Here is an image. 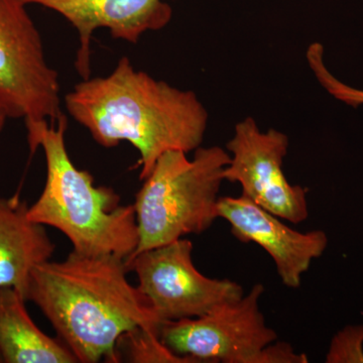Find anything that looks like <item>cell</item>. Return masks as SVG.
<instances>
[{
    "instance_id": "obj_18",
    "label": "cell",
    "mask_w": 363,
    "mask_h": 363,
    "mask_svg": "<svg viewBox=\"0 0 363 363\" xmlns=\"http://www.w3.org/2000/svg\"><path fill=\"white\" fill-rule=\"evenodd\" d=\"M0 363H4V359H2L1 355H0Z\"/></svg>"
},
{
    "instance_id": "obj_17",
    "label": "cell",
    "mask_w": 363,
    "mask_h": 363,
    "mask_svg": "<svg viewBox=\"0 0 363 363\" xmlns=\"http://www.w3.org/2000/svg\"><path fill=\"white\" fill-rule=\"evenodd\" d=\"M7 118H9V116H7L6 112L4 111L2 105L0 104V133H1L2 130H4V124H6Z\"/></svg>"
},
{
    "instance_id": "obj_2",
    "label": "cell",
    "mask_w": 363,
    "mask_h": 363,
    "mask_svg": "<svg viewBox=\"0 0 363 363\" xmlns=\"http://www.w3.org/2000/svg\"><path fill=\"white\" fill-rule=\"evenodd\" d=\"M128 272L121 257L72 250L35 267L26 301L40 308L78 362H112L123 333L135 327L160 333L162 324Z\"/></svg>"
},
{
    "instance_id": "obj_5",
    "label": "cell",
    "mask_w": 363,
    "mask_h": 363,
    "mask_svg": "<svg viewBox=\"0 0 363 363\" xmlns=\"http://www.w3.org/2000/svg\"><path fill=\"white\" fill-rule=\"evenodd\" d=\"M20 0H0V104L9 118L57 123L58 72L48 64L42 37Z\"/></svg>"
},
{
    "instance_id": "obj_4",
    "label": "cell",
    "mask_w": 363,
    "mask_h": 363,
    "mask_svg": "<svg viewBox=\"0 0 363 363\" xmlns=\"http://www.w3.org/2000/svg\"><path fill=\"white\" fill-rule=\"evenodd\" d=\"M187 155L166 152L143 179L133 204L138 245L131 255L204 233L219 218L218 194L230 155L220 147H198L192 160Z\"/></svg>"
},
{
    "instance_id": "obj_6",
    "label": "cell",
    "mask_w": 363,
    "mask_h": 363,
    "mask_svg": "<svg viewBox=\"0 0 363 363\" xmlns=\"http://www.w3.org/2000/svg\"><path fill=\"white\" fill-rule=\"evenodd\" d=\"M264 292L257 284L240 300L202 316L164 322L160 337L177 354L198 363H257L262 350L278 339L259 309Z\"/></svg>"
},
{
    "instance_id": "obj_10",
    "label": "cell",
    "mask_w": 363,
    "mask_h": 363,
    "mask_svg": "<svg viewBox=\"0 0 363 363\" xmlns=\"http://www.w3.org/2000/svg\"><path fill=\"white\" fill-rule=\"evenodd\" d=\"M39 4L61 14L77 30L75 67L84 79L91 75V39L98 28L109 30L114 39L138 44L143 33L159 30L172 20L173 11L164 0H20Z\"/></svg>"
},
{
    "instance_id": "obj_14",
    "label": "cell",
    "mask_w": 363,
    "mask_h": 363,
    "mask_svg": "<svg viewBox=\"0 0 363 363\" xmlns=\"http://www.w3.org/2000/svg\"><path fill=\"white\" fill-rule=\"evenodd\" d=\"M307 61L318 82L329 94L353 108L363 105V90L345 84L328 70L324 62V48L314 43L308 48Z\"/></svg>"
},
{
    "instance_id": "obj_1",
    "label": "cell",
    "mask_w": 363,
    "mask_h": 363,
    "mask_svg": "<svg viewBox=\"0 0 363 363\" xmlns=\"http://www.w3.org/2000/svg\"><path fill=\"white\" fill-rule=\"evenodd\" d=\"M69 114L106 149L130 143L140 152V179L171 150L201 147L208 112L193 91L138 71L123 57L105 77L84 79L66 94Z\"/></svg>"
},
{
    "instance_id": "obj_19",
    "label": "cell",
    "mask_w": 363,
    "mask_h": 363,
    "mask_svg": "<svg viewBox=\"0 0 363 363\" xmlns=\"http://www.w3.org/2000/svg\"><path fill=\"white\" fill-rule=\"evenodd\" d=\"M1 199H2V198H1V197H0V200H1Z\"/></svg>"
},
{
    "instance_id": "obj_11",
    "label": "cell",
    "mask_w": 363,
    "mask_h": 363,
    "mask_svg": "<svg viewBox=\"0 0 363 363\" xmlns=\"http://www.w3.org/2000/svg\"><path fill=\"white\" fill-rule=\"evenodd\" d=\"M28 205L18 197L0 200V288L26 298L35 267L51 259L54 242L45 226L30 220Z\"/></svg>"
},
{
    "instance_id": "obj_7",
    "label": "cell",
    "mask_w": 363,
    "mask_h": 363,
    "mask_svg": "<svg viewBox=\"0 0 363 363\" xmlns=\"http://www.w3.org/2000/svg\"><path fill=\"white\" fill-rule=\"evenodd\" d=\"M192 252L193 243L180 238L125 259L128 272L138 277V290L162 323L202 316L245 296L236 281L208 278L198 271Z\"/></svg>"
},
{
    "instance_id": "obj_3",
    "label": "cell",
    "mask_w": 363,
    "mask_h": 363,
    "mask_svg": "<svg viewBox=\"0 0 363 363\" xmlns=\"http://www.w3.org/2000/svg\"><path fill=\"white\" fill-rule=\"evenodd\" d=\"M68 119L26 123L30 150H44L47 178L42 194L28 206L30 220L58 229L85 255L126 259L138 245L135 206L121 204L112 188L96 186L88 171L78 169L66 147Z\"/></svg>"
},
{
    "instance_id": "obj_16",
    "label": "cell",
    "mask_w": 363,
    "mask_h": 363,
    "mask_svg": "<svg viewBox=\"0 0 363 363\" xmlns=\"http://www.w3.org/2000/svg\"><path fill=\"white\" fill-rule=\"evenodd\" d=\"M305 353H296L291 344L271 343L262 350L257 363H307Z\"/></svg>"
},
{
    "instance_id": "obj_15",
    "label": "cell",
    "mask_w": 363,
    "mask_h": 363,
    "mask_svg": "<svg viewBox=\"0 0 363 363\" xmlns=\"http://www.w3.org/2000/svg\"><path fill=\"white\" fill-rule=\"evenodd\" d=\"M327 363H363V325L344 327L332 338Z\"/></svg>"
},
{
    "instance_id": "obj_9",
    "label": "cell",
    "mask_w": 363,
    "mask_h": 363,
    "mask_svg": "<svg viewBox=\"0 0 363 363\" xmlns=\"http://www.w3.org/2000/svg\"><path fill=\"white\" fill-rule=\"evenodd\" d=\"M218 216L230 224L236 240L257 243L269 253L279 278L288 288L301 286L303 274L328 245L323 230L306 233L294 230L279 221L278 216L242 195L219 198Z\"/></svg>"
},
{
    "instance_id": "obj_13",
    "label": "cell",
    "mask_w": 363,
    "mask_h": 363,
    "mask_svg": "<svg viewBox=\"0 0 363 363\" xmlns=\"http://www.w3.org/2000/svg\"><path fill=\"white\" fill-rule=\"evenodd\" d=\"M112 362L198 363L181 357L162 342L159 332L135 327L119 337Z\"/></svg>"
},
{
    "instance_id": "obj_12",
    "label": "cell",
    "mask_w": 363,
    "mask_h": 363,
    "mask_svg": "<svg viewBox=\"0 0 363 363\" xmlns=\"http://www.w3.org/2000/svg\"><path fill=\"white\" fill-rule=\"evenodd\" d=\"M26 298L13 288H0V355L4 363H77L58 337L44 333L26 307Z\"/></svg>"
},
{
    "instance_id": "obj_8",
    "label": "cell",
    "mask_w": 363,
    "mask_h": 363,
    "mask_svg": "<svg viewBox=\"0 0 363 363\" xmlns=\"http://www.w3.org/2000/svg\"><path fill=\"white\" fill-rule=\"evenodd\" d=\"M289 138L277 130L262 131L252 117L234 128L227 143L230 162L223 172L224 181L238 183L241 195L267 211L294 224L309 217L307 191L292 185L284 173Z\"/></svg>"
}]
</instances>
